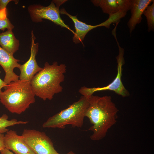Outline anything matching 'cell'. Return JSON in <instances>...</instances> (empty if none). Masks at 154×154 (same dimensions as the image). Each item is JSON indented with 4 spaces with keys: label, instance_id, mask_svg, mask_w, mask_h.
Listing matches in <instances>:
<instances>
[{
    "label": "cell",
    "instance_id": "cell-8",
    "mask_svg": "<svg viewBox=\"0 0 154 154\" xmlns=\"http://www.w3.org/2000/svg\"><path fill=\"white\" fill-rule=\"evenodd\" d=\"M36 38L33 31L31 32V55L29 60L24 64L21 65L19 68L20 71L19 76L20 80L31 81L33 77L42 69L38 65L36 58L38 52V43L35 42Z\"/></svg>",
    "mask_w": 154,
    "mask_h": 154
},
{
    "label": "cell",
    "instance_id": "cell-13",
    "mask_svg": "<svg viewBox=\"0 0 154 154\" xmlns=\"http://www.w3.org/2000/svg\"><path fill=\"white\" fill-rule=\"evenodd\" d=\"M60 13L67 15L74 22L75 32L74 34L72 40L76 44L82 42L85 36L90 31L100 27L99 24L95 25H90L80 21L77 18V15L74 16L69 14L64 8L60 10Z\"/></svg>",
    "mask_w": 154,
    "mask_h": 154
},
{
    "label": "cell",
    "instance_id": "cell-5",
    "mask_svg": "<svg viewBox=\"0 0 154 154\" xmlns=\"http://www.w3.org/2000/svg\"><path fill=\"white\" fill-rule=\"evenodd\" d=\"M66 1L54 0L47 6L40 4H34L29 6L28 9L32 21L35 23L43 21L42 19L49 20L54 23L65 28L72 32H74L65 24L60 16L59 8Z\"/></svg>",
    "mask_w": 154,
    "mask_h": 154
},
{
    "label": "cell",
    "instance_id": "cell-23",
    "mask_svg": "<svg viewBox=\"0 0 154 154\" xmlns=\"http://www.w3.org/2000/svg\"><path fill=\"white\" fill-rule=\"evenodd\" d=\"M66 154H76L72 151H70Z\"/></svg>",
    "mask_w": 154,
    "mask_h": 154
},
{
    "label": "cell",
    "instance_id": "cell-6",
    "mask_svg": "<svg viewBox=\"0 0 154 154\" xmlns=\"http://www.w3.org/2000/svg\"><path fill=\"white\" fill-rule=\"evenodd\" d=\"M119 49V54L116 57L117 66V76L111 83L107 86L102 87L90 88L83 86L79 90V93L88 98L95 92L102 91L110 90L116 93L123 97L128 96L129 93L123 85L121 80L122 73V66L124 63L123 55L124 50L119 45L116 41Z\"/></svg>",
    "mask_w": 154,
    "mask_h": 154
},
{
    "label": "cell",
    "instance_id": "cell-4",
    "mask_svg": "<svg viewBox=\"0 0 154 154\" xmlns=\"http://www.w3.org/2000/svg\"><path fill=\"white\" fill-rule=\"evenodd\" d=\"M88 98L82 96L67 108L50 117L44 122L43 128L64 129L68 125L74 128H81L89 105Z\"/></svg>",
    "mask_w": 154,
    "mask_h": 154
},
{
    "label": "cell",
    "instance_id": "cell-19",
    "mask_svg": "<svg viewBox=\"0 0 154 154\" xmlns=\"http://www.w3.org/2000/svg\"><path fill=\"white\" fill-rule=\"evenodd\" d=\"M7 17L6 9L0 10V19H5Z\"/></svg>",
    "mask_w": 154,
    "mask_h": 154
},
{
    "label": "cell",
    "instance_id": "cell-21",
    "mask_svg": "<svg viewBox=\"0 0 154 154\" xmlns=\"http://www.w3.org/2000/svg\"><path fill=\"white\" fill-rule=\"evenodd\" d=\"M0 154H16L10 150L5 148L0 151Z\"/></svg>",
    "mask_w": 154,
    "mask_h": 154
},
{
    "label": "cell",
    "instance_id": "cell-1",
    "mask_svg": "<svg viewBox=\"0 0 154 154\" xmlns=\"http://www.w3.org/2000/svg\"><path fill=\"white\" fill-rule=\"evenodd\" d=\"M88 100L85 117L92 125L88 129L93 132L90 138L99 141L105 137L108 130L116 123L118 110L110 96L92 95Z\"/></svg>",
    "mask_w": 154,
    "mask_h": 154
},
{
    "label": "cell",
    "instance_id": "cell-22",
    "mask_svg": "<svg viewBox=\"0 0 154 154\" xmlns=\"http://www.w3.org/2000/svg\"><path fill=\"white\" fill-rule=\"evenodd\" d=\"M7 84L3 81L0 78V97L1 93L2 92L1 89L3 88H5Z\"/></svg>",
    "mask_w": 154,
    "mask_h": 154
},
{
    "label": "cell",
    "instance_id": "cell-15",
    "mask_svg": "<svg viewBox=\"0 0 154 154\" xmlns=\"http://www.w3.org/2000/svg\"><path fill=\"white\" fill-rule=\"evenodd\" d=\"M8 116L5 114H3L0 117V134H3L7 132L9 130L7 127L17 124H25L27 121H18L13 119L8 120Z\"/></svg>",
    "mask_w": 154,
    "mask_h": 154
},
{
    "label": "cell",
    "instance_id": "cell-7",
    "mask_svg": "<svg viewBox=\"0 0 154 154\" xmlns=\"http://www.w3.org/2000/svg\"><path fill=\"white\" fill-rule=\"evenodd\" d=\"M22 135L36 154H60L55 149L53 143L45 133L34 129H24Z\"/></svg>",
    "mask_w": 154,
    "mask_h": 154
},
{
    "label": "cell",
    "instance_id": "cell-18",
    "mask_svg": "<svg viewBox=\"0 0 154 154\" xmlns=\"http://www.w3.org/2000/svg\"><path fill=\"white\" fill-rule=\"evenodd\" d=\"M11 0H0V10L6 8V6Z\"/></svg>",
    "mask_w": 154,
    "mask_h": 154
},
{
    "label": "cell",
    "instance_id": "cell-3",
    "mask_svg": "<svg viewBox=\"0 0 154 154\" xmlns=\"http://www.w3.org/2000/svg\"><path fill=\"white\" fill-rule=\"evenodd\" d=\"M0 102L12 113L20 114L35 101L30 82L20 80L12 82L4 88Z\"/></svg>",
    "mask_w": 154,
    "mask_h": 154
},
{
    "label": "cell",
    "instance_id": "cell-12",
    "mask_svg": "<svg viewBox=\"0 0 154 154\" xmlns=\"http://www.w3.org/2000/svg\"><path fill=\"white\" fill-rule=\"evenodd\" d=\"M154 1L153 0H131L129 10L131 16L127 23L130 34L135 29L136 25L141 22L142 15L146 7Z\"/></svg>",
    "mask_w": 154,
    "mask_h": 154
},
{
    "label": "cell",
    "instance_id": "cell-20",
    "mask_svg": "<svg viewBox=\"0 0 154 154\" xmlns=\"http://www.w3.org/2000/svg\"><path fill=\"white\" fill-rule=\"evenodd\" d=\"M4 135L0 134V151L5 148L4 142Z\"/></svg>",
    "mask_w": 154,
    "mask_h": 154
},
{
    "label": "cell",
    "instance_id": "cell-2",
    "mask_svg": "<svg viewBox=\"0 0 154 154\" xmlns=\"http://www.w3.org/2000/svg\"><path fill=\"white\" fill-rule=\"evenodd\" d=\"M66 66L54 62L52 64L46 62L44 66L30 81L33 91L36 96L44 100H51L54 95L61 92V83L64 80Z\"/></svg>",
    "mask_w": 154,
    "mask_h": 154
},
{
    "label": "cell",
    "instance_id": "cell-16",
    "mask_svg": "<svg viewBox=\"0 0 154 154\" xmlns=\"http://www.w3.org/2000/svg\"><path fill=\"white\" fill-rule=\"evenodd\" d=\"M143 14L147 20L148 32L154 31V1L151 5H148L144 10Z\"/></svg>",
    "mask_w": 154,
    "mask_h": 154
},
{
    "label": "cell",
    "instance_id": "cell-10",
    "mask_svg": "<svg viewBox=\"0 0 154 154\" xmlns=\"http://www.w3.org/2000/svg\"><path fill=\"white\" fill-rule=\"evenodd\" d=\"M19 61L0 46V65L5 71L3 81L7 84L19 79V76L14 73L13 70L19 68L21 65L18 63Z\"/></svg>",
    "mask_w": 154,
    "mask_h": 154
},
{
    "label": "cell",
    "instance_id": "cell-9",
    "mask_svg": "<svg viewBox=\"0 0 154 154\" xmlns=\"http://www.w3.org/2000/svg\"><path fill=\"white\" fill-rule=\"evenodd\" d=\"M5 148L16 154H36L26 143L22 135L15 131L9 130L4 135Z\"/></svg>",
    "mask_w": 154,
    "mask_h": 154
},
{
    "label": "cell",
    "instance_id": "cell-17",
    "mask_svg": "<svg viewBox=\"0 0 154 154\" xmlns=\"http://www.w3.org/2000/svg\"><path fill=\"white\" fill-rule=\"evenodd\" d=\"M14 25L11 23L9 19L7 18L5 19H0V29L4 31L5 29L12 30Z\"/></svg>",
    "mask_w": 154,
    "mask_h": 154
},
{
    "label": "cell",
    "instance_id": "cell-14",
    "mask_svg": "<svg viewBox=\"0 0 154 154\" xmlns=\"http://www.w3.org/2000/svg\"><path fill=\"white\" fill-rule=\"evenodd\" d=\"M11 30L0 33V45L9 54H13L19 49V40L17 39Z\"/></svg>",
    "mask_w": 154,
    "mask_h": 154
},
{
    "label": "cell",
    "instance_id": "cell-11",
    "mask_svg": "<svg viewBox=\"0 0 154 154\" xmlns=\"http://www.w3.org/2000/svg\"><path fill=\"white\" fill-rule=\"evenodd\" d=\"M94 6L100 7L103 12L109 15L119 12L127 13L130 10L131 0H93Z\"/></svg>",
    "mask_w": 154,
    "mask_h": 154
}]
</instances>
